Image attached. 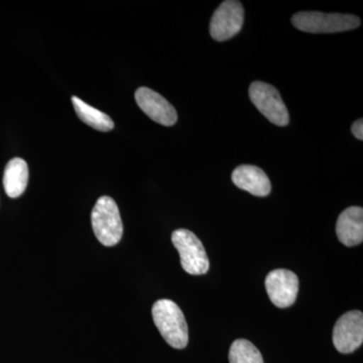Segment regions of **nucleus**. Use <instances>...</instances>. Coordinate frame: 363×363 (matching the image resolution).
Instances as JSON below:
<instances>
[{
    "label": "nucleus",
    "instance_id": "f257e3e1",
    "mask_svg": "<svg viewBox=\"0 0 363 363\" xmlns=\"http://www.w3.org/2000/svg\"><path fill=\"white\" fill-rule=\"evenodd\" d=\"M152 313L166 342L176 350L185 348L189 341L188 325L180 307L173 301L162 298L155 303Z\"/></svg>",
    "mask_w": 363,
    "mask_h": 363
},
{
    "label": "nucleus",
    "instance_id": "f03ea898",
    "mask_svg": "<svg viewBox=\"0 0 363 363\" xmlns=\"http://www.w3.org/2000/svg\"><path fill=\"white\" fill-rule=\"evenodd\" d=\"M93 231L104 247H114L121 241L123 224L116 201L108 196L97 200L91 214Z\"/></svg>",
    "mask_w": 363,
    "mask_h": 363
},
{
    "label": "nucleus",
    "instance_id": "7ed1b4c3",
    "mask_svg": "<svg viewBox=\"0 0 363 363\" xmlns=\"http://www.w3.org/2000/svg\"><path fill=\"white\" fill-rule=\"evenodd\" d=\"M292 23L302 32L332 33L354 30L360 26V20L351 14L302 11L293 16Z\"/></svg>",
    "mask_w": 363,
    "mask_h": 363
},
{
    "label": "nucleus",
    "instance_id": "20e7f679",
    "mask_svg": "<svg viewBox=\"0 0 363 363\" xmlns=\"http://www.w3.org/2000/svg\"><path fill=\"white\" fill-rule=\"evenodd\" d=\"M172 241L180 255L184 271L193 276L206 274L209 269L206 250L192 231L178 229L172 234Z\"/></svg>",
    "mask_w": 363,
    "mask_h": 363
},
{
    "label": "nucleus",
    "instance_id": "39448f33",
    "mask_svg": "<svg viewBox=\"0 0 363 363\" xmlns=\"http://www.w3.org/2000/svg\"><path fill=\"white\" fill-rule=\"evenodd\" d=\"M250 100L272 123L279 126L289 124L290 116L285 102L274 86L255 81L250 87Z\"/></svg>",
    "mask_w": 363,
    "mask_h": 363
},
{
    "label": "nucleus",
    "instance_id": "423d86ee",
    "mask_svg": "<svg viewBox=\"0 0 363 363\" xmlns=\"http://www.w3.org/2000/svg\"><path fill=\"white\" fill-rule=\"evenodd\" d=\"M245 9L240 1L227 0L215 11L210 23V33L217 42H224L240 32Z\"/></svg>",
    "mask_w": 363,
    "mask_h": 363
},
{
    "label": "nucleus",
    "instance_id": "0eeeda50",
    "mask_svg": "<svg viewBox=\"0 0 363 363\" xmlns=\"http://www.w3.org/2000/svg\"><path fill=\"white\" fill-rule=\"evenodd\" d=\"M363 342V314L360 311L345 313L336 322L333 329V344L340 353L347 354Z\"/></svg>",
    "mask_w": 363,
    "mask_h": 363
},
{
    "label": "nucleus",
    "instance_id": "6e6552de",
    "mask_svg": "<svg viewBox=\"0 0 363 363\" xmlns=\"http://www.w3.org/2000/svg\"><path fill=\"white\" fill-rule=\"evenodd\" d=\"M266 289L272 304L288 308L295 303L298 291L297 274L289 269H274L267 274Z\"/></svg>",
    "mask_w": 363,
    "mask_h": 363
},
{
    "label": "nucleus",
    "instance_id": "1a4fd4ad",
    "mask_svg": "<svg viewBox=\"0 0 363 363\" xmlns=\"http://www.w3.org/2000/svg\"><path fill=\"white\" fill-rule=\"evenodd\" d=\"M135 97L140 108L156 123L172 126L178 121V114L173 105L156 91L140 87L136 90Z\"/></svg>",
    "mask_w": 363,
    "mask_h": 363
},
{
    "label": "nucleus",
    "instance_id": "9d476101",
    "mask_svg": "<svg viewBox=\"0 0 363 363\" xmlns=\"http://www.w3.org/2000/svg\"><path fill=\"white\" fill-rule=\"evenodd\" d=\"M233 182L241 190L257 197H266L271 193L272 185L269 177L259 169L252 164H242L234 169Z\"/></svg>",
    "mask_w": 363,
    "mask_h": 363
},
{
    "label": "nucleus",
    "instance_id": "9b49d317",
    "mask_svg": "<svg viewBox=\"0 0 363 363\" xmlns=\"http://www.w3.org/2000/svg\"><path fill=\"white\" fill-rule=\"evenodd\" d=\"M338 240L346 247H355L363 241V209L352 206L339 215L336 224Z\"/></svg>",
    "mask_w": 363,
    "mask_h": 363
},
{
    "label": "nucleus",
    "instance_id": "f8f14e48",
    "mask_svg": "<svg viewBox=\"0 0 363 363\" xmlns=\"http://www.w3.org/2000/svg\"><path fill=\"white\" fill-rule=\"evenodd\" d=\"M28 182V167L25 160L14 157L4 169V186L6 195L18 198L25 192Z\"/></svg>",
    "mask_w": 363,
    "mask_h": 363
},
{
    "label": "nucleus",
    "instance_id": "ddd939ff",
    "mask_svg": "<svg viewBox=\"0 0 363 363\" xmlns=\"http://www.w3.org/2000/svg\"><path fill=\"white\" fill-rule=\"evenodd\" d=\"M74 109L79 118L83 123L99 131H109L113 130L114 123L111 117L104 112L98 111L89 104H85L80 98L72 97Z\"/></svg>",
    "mask_w": 363,
    "mask_h": 363
},
{
    "label": "nucleus",
    "instance_id": "4468645a",
    "mask_svg": "<svg viewBox=\"0 0 363 363\" xmlns=\"http://www.w3.org/2000/svg\"><path fill=\"white\" fill-rule=\"evenodd\" d=\"M230 363H264L262 353L247 339L234 341L229 350Z\"/></svg>",
    "mask_w": 363,
    "mask_h": 363
},
{
    "label": "nucleus",
    "instance_id": "2eb2a0df",
    "mask_svg": "<svg viewBox=\"0 0 363 363\" xmlns=\"http://www.w3.org/2000/svg\"><path fill=\"white\" fill-rule=\"evenodd\" d=\"M351 130H352L353 135L357 138V140H363V121L362 118L358 119L351 126Z\"/></svg>",
    "mask_w": 363,
    "mask_h": 363
}]
</instances>
